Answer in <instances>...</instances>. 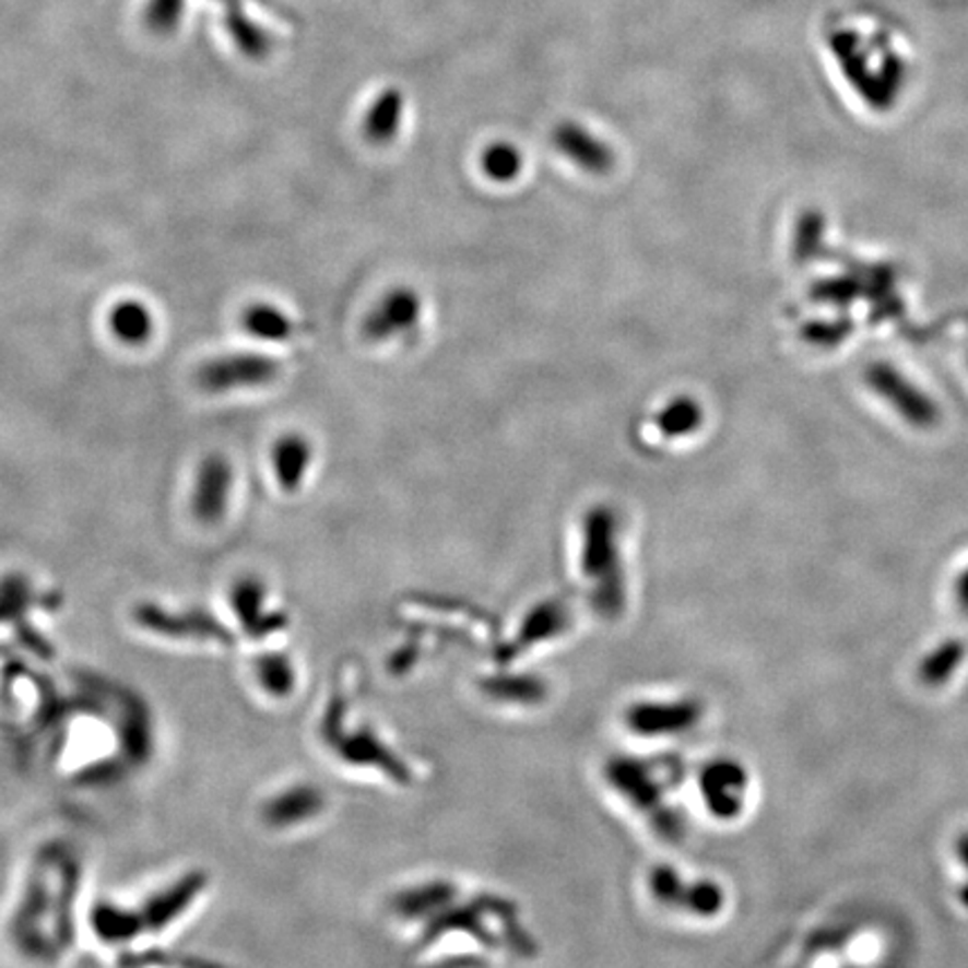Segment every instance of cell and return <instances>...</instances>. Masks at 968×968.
Returning a JSON list of instances; mask_svg holds the SVG:
<instances>
[{"label":"cell","mask_w":968,"mask_h":968,"mask_svg":"<svg viewBox=\"0 0 968 968\" xmlns=\"http://www.w3.org/2000/svg\"><path fill=\"white\" fill-rule=\"evenodd\" d=\"M746 784H749V778L740 765L716 763L707 767L701 776L707 810L716 816H737L744 805Z\"/></svg>","instance_id":"7"},{"label":"cell","mask_w":968,"mask_h":968,"mask_svg":"<svg viewBox=\"0 0 968 968\" xmlns=\"http://www.w3.org/2000/svg\"><path fill=\"white\" fill-rule=\"evenodd\" d=\"M135 619L142 628L166 635V637H180V639H198V641H215V644H229L227 630L220 626L211 614L202 610H191L187 614H173L166 607L157 605H140L135 612Z\"/></svg>","instance_id":"4"},{"label":"cell","mask_w":968,"mask_h":968,"mask_svg":"<svg viewBox=\"0 0 968 968\" xmlns=\"http://www.w3.org/2000/svg\"><path fill=\"white\" fill-rule=\"evenodd\" d=\"M110 330L126 345H144L155 332V319L146 303L121 300L110 312Z\"/></svg>","instance_id":"10"},{"label":"cell","mask_w":968,"mask_h":968,"mask_svg":"<svg viewBox=\"0 0 968 968\" xmlns=\"http://www.w3.org/2000/svg\"><path fill=\"white\" fill-rule=\"evenodd\" d=\"M251 677H253L256 688L272 699H285L298 686L294 662L290 657L276 654V652L258 657Z\"/></svg>","instance_id":"9"},{"label":"cell","mask_w":968,"mask_h":968,"mask_svg":"<svg viewBox=\"0 0 968 968\" xmlns=\"http://www.w3.org/2000/svg\"><path fill=\"white\" fill-rule=\"evenodd\" d=\"M281 364L262 352H234L217 357L198 370V386L206 392H229L240 388H260L279 379Z\"/></svg>","instance_id":"2"},{"label":"cell","mask_w":968,"mask_h":968,"mask_svg":"<svg viewBox=\"0 0 968 968\" xmlns=\"http://www.w3.org/2000/svg\"><path fill=\"white\" fill-rule=\"evenodd\" d=\"M312 464V445L303 435H285L279 439L274 449V467L281 482V489L294 494L310 471Z\"/></svg>","instance_id":"8"},{"label":"cell","mask_w":968,"mask_h":968,"mask_svg":"<svg viewBox=\"0 0 968 968\" xmlns=\"http://www.w3.org/2000/svg\"><path fill=\"white\" fill-rule=\"evenodd\" d=\"M872 383L876 386V390L884 392H897V394H888V398L899 404V409L904 411L906 417H910L912 422L919 424H929L935 417V406H931L929 400L919 398V392L914 394H906L910 392V388H906V383L899 379V375L888 373L886 368H874L872 370Z\"/></svg>","instance_id":"12"},{"label":"cell","mask_w":968,"mask_h":968,"mask_svg":"<svg viewBox=\"0 0 968 968\" xmlns=\"http://www.w3.org/2000/svg\"><path fill=\"white\" fill-rule=\"evenodd\" d=\"M957 857H959V861L966 865V870H968V831L966 834H961L959 839H957Z\"/></svg>","instance_id":"18"},{"label":"cell","mask_w":968,"mask_h":968,"mask_svg":"<svg viewBox=\"0 0 968 968\" xmlns=\"http://www.w3.org/2000/svg\"><path fill=\"white\" fill-rule=\"evenodd\" d=\"M234 469L225 456H209L198 471L191 498L193 516L204 524H215L229 507Z\"/></svg>","instance_id":"5"},{"label":"cell","mask_w":968,"mask_h":968,"mask_svg":"<svg viewBox=\"0 0 968 968\" xmlns=\"http://www.w3.org/2000/svg\"><path fill=\"white\" fill-rule=\"evenodd\" d=\"M957 599L964 612H968V571H964V577L957 583Z\"/></svg>","instance_id":"17"},{"label":"cell","mask_w":968,"mask_h":968,"mask_svg":"<svg viewBox=\"0 0 968 968\" xmlns=\"http://www.w3.org/2000/svg\"><path fill=\"white\" fill-rule=\"evenodd\" d=\"M34 601H36V597H34V590H32L27 579H23V577H8V579L0 581V626L10 624V622H19L25 630H29L34 635H40L36 628H32L25 622L27 612H29Z\"/></svg>","instance_id":"13"},{"label":"cell","mask_w":968,"mask_h":968,"mask_svg":"<svg viewBox=\"0 0 968 968\" xmlns=\"http://www.w3.org/2000/svg\"><path fill=\"white\" fill-rule=\"evenodd\" d=\"M966 648L957 639L940 644L919 666V680L926 686H944L959 669Z\"/></svg>","instance_id":"14"},{"label":"cell","mask_w":968,"mask_h":968,"mask_svg":"<svg viewBox=\"0 0 968 968\" xmlns=\"http://www.w3.org/2000/svg\"><path fill=\"white\" fill-rule=\"evenodd\" d=\"M83 861L68 841L34 850L10 914L8 935L16 953L38 966L68 957L76 937Z\"/></svg>","instance_id":"1"},{"label":"cell","mask_w":968,"mask_h":968,"mask_svg":"<svg viewBox=\"0 0 968 968\" xmlns=\"http://www.w3.org/2000/svg\"><path fill=\"white\" fill-rule=\"evenodd\" d=\"M243 328L256 339L276 341V343H283L298 332L296 321L270 303L249 305L243 315Z\"/></svg>","instance_id":"11"},{"label":"cell","mask_w":968,"mask_h":968,"mask_svg":"<svg viewBox=\"0 0 968 968\" xmlns=\"http://www.w3.org/2000/svg\"><path fill=\"white\" fill-rule=\"evenodd\" d=\"M187 0H151L146 8V23L155 32H170L178 27Z\"/></svg>","instance_id":"16"},{"label":"cell","mask_w":968,"mask_h":968,"mask_svg":"<svg viewBox=\"0 0 968 968\" xmlns=\"http://www.w3.org/2000/svg\"><path fill=\"white\" fill-rule=\"evenodd\" d=\"M265 588L256 579H245L232 590V605L238 614L243 630L253 639H265L287 626L283 612H262L265 607Z\"/></svg>","instance_id":"6"},{"label":"cell","mask_w":968,"mask_h":968,"mask_svg":"<svg viewBox=\"0 0 968 968\" xmlns=\"http://www.w3.org/2000/svg\"><path fill=\"white\" fill-rule=\"evenodd\" d=\"M326 812V794L310 782H294L268 796L260 807V818L265 827L276 831L300 829L315 823Z\"/></svg>","instance_id":"3"},{"label":"cell","mask_w":968,"mask_h":968,"mask_svg":"<svg viewBox=\"0 0 968 968\" xmlns=\"http://www.w3.org/2000/svg\"><path fill=\"white\" fill-rule=\"evenodd\" d=\"M400 117H402V97L398 93H386L373 104L366 117V133L375 142H383L394 135V130L400 126Z\"/></svg>","instance_id":"15"}]
</instances>
